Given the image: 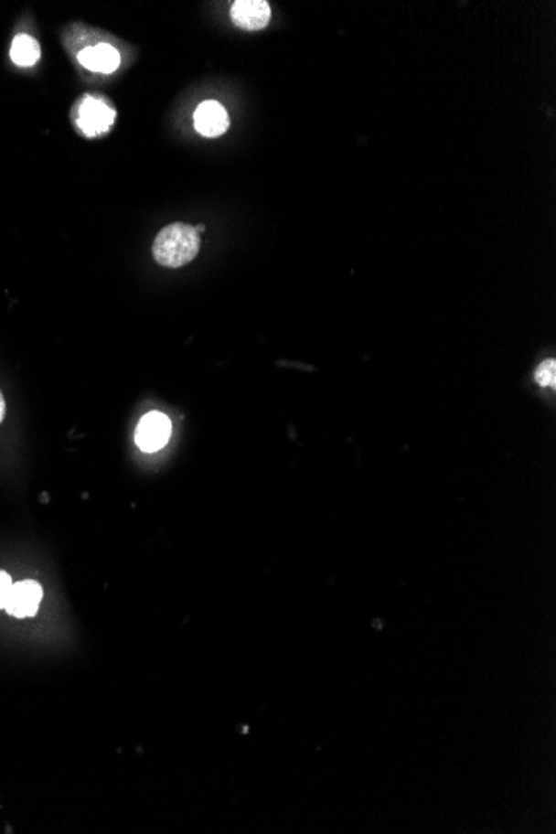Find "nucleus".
Instances as JSON below:
<instances>
[{
	"label": "nucleus",
	"mask_w": 556,
	"mask_h": 834,
	"mask_svg": "<svg viewBox=\"0 0 556 834\" xmlns=\"http://www.w3.org/2000/svg\"><path fill=\"white\" fill-rule=\"evenodd\" d=\"M115 121L111 105L92 95H85L77 109V125L85 137H99L109 132Z\"/></svg>",
	"instance_id": "obj_2"
},
{
	"label": "nucleus",
	"mask_w": 556,
	"mask_h": 834,
	"mask_svg": "<svg viewBox=\"0 0 556 834\" xmlns=\"http://www.w3.org/2000/svg\"><path fill=\"white\" fill-rule=\"evenodd\" d=\"M170 432H172L170 420L160 412H152L140 420L139 427L135 432V442L142 452L154 454L166 446L170 438Z\"/></svg>",
	"instance_id": "obj_3"
},
{
	"label": "nucleus",
	"mask_w": 556,
	"mask_h": 834,
	"mask_svg": "<svg viewBox=\"0 0 556 834\" xmlns=\"http://www.w3.org/2000/svg\"><path fill=\"white\" fill-rule=\"evenodd\" d=\"M200 251V235L188 223H170L157 233L152 253L158 265L180 269L190 263Z\"/></svg>",
	"instance_id": "obj_1"
},
{
	"label": "nucleus",
	"mask_w": 556,
	"mask_h": 834,
	"mask_svg": "<svg viewBox=\"0 0 556 834\" xmlns=\"http://www.w3.org/2000/svg\"><path fill=\"white\" fill-rule=\"evenodd\" d=\"M4 417H5V399H4V395L0 391V423L4 422Z\"/></svg>",
	"instance_id": "obj_11"
},
{
	"label": "nucleus",
	"mask_w": 556,
	"mask_h": 834,
	"mask_svg": "<svg viewBox=\"0 0 556 834\" xmlns=\"http://www.w3.org/2000/svg\"><path fill=\"white\" fill-rule=\"evenodd\" d=\"M272 10L265 0H237L230 9V19L239 28L257 32L269 26Z\"/></svg>",
	"instance_id": "obj_5"
},
{
	"label": "nucleus",
	"mask_w": 556,
	"mask_h": 834,
	"mask_svg": "<svg viewBox=\"0 0 556 834\" xmlns=\"http://www.w3.org/2000/svg\"><path fill=\"white\" fill-rule=\"evenodd\" d=\"M555 360H547V362L541 363V365L538 367L537 373H535V380H537L538 385L555 389Z\"/></svg>",
	"instance_id": "obj_9"
},
{
	"label": "nucleus",
	"mask_w": 556,
	"mask_h": 834,
	"mask_svg": "<svg viewBox=\"0 0 556 834\" xmlns=\"http://www.w3.org/2000/svg\"><path fill=\"white\" fill-rule=\"evenodd\" d=\"M195 129L204 137H219L229 130L230 119L222 103L205 101L197 107L194 113Z\"/></svg>",
	"instance_id": "obj_6"
},
{
	"label": "nucleus",
	"mask_w": 556,
	"mask_h": 834,
	"mask_svg": "<svg viewBox=\"0 0 556 834\" xmlns=\"http://www.w3.org/2000/svg\"><path fill=\"white\" fill-rule=\"evenodd\" d=\"M79 62L84 65L87 70L99 72V74H112L121 67V54L111 44H97V46L85 47L79 52Z\"/></svg>",
	"instance_id": "obj_7"
},
{
	"label": "nucleus",
	"mask_w": 556,
	"mask_h": 834,
	"mask_svg": "<svg viewBox=\"0 0 556 834\" xmlns=\"http://www.w3.org/2000/svg\"><path fill=\"white\" fill-rule=\"evenodd\" d=\"M12 586H14L12 578L5 572L0 570V608H5L10 592H12Z\"/></svg>",
	"instance_id": "obj_10"
},
{
	"label": "nucleus",
	"mask_w": 556,
	"mask_h": 834,
	"mask_svg": "<svg viewBox=\"0 0 556 834\" xmlns=\"http://www.w3.org/2000/svg\"><path fill=\"white\" fill-rule=\"evenodd\" d=\"M42 586L34 580H26L12 586L5 610L16 618H28L37 613L42 602Z\"/></svg>",
	"instance_id": "obj_4"
},
{
	"label": "nucleus",
	"mask_w": 556,
	"mask_h": 834,
	"mask_svg": "<svg viewBox=\"0 0 556 834\" xmlns=\"http://www.w3.org/2000/svg\"><path fill=\"white\" fill-rule=\"evenodd\" d=\"M40 54L42 52L37 40L27 34H19L10 47V59L19 67H32L37 64Z\"/></svg>",
	"instance_id": "obj_8"
}]
</instances>
